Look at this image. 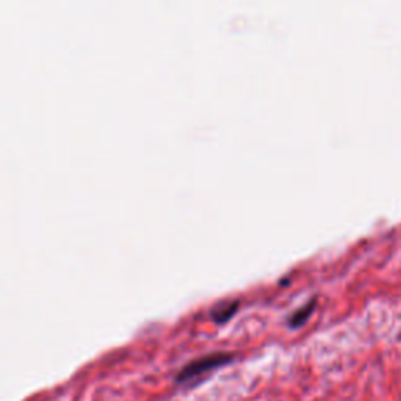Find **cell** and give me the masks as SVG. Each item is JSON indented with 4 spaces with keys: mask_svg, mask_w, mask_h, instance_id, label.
I'll list each match as a JSON object with an SVG mask.
<instances>
[{
    "mask_svg": "<svg viewBox=\"0 0 401 401\" xmlns=\"http://www.w3.org/2000/svg\"><path fill=\"white\" fill-rule=\"evenodd\" d=\"M231 359H232V356L227 354V353H214V354L203 356V357H199V359L190 362L188 365L183 367L182 370L179 372L176 379H177V383H181V381H187V379L196 378L199 375H204V373L214 370V368H218L221 365L227 364V362H229Z\"/></svg>",
    "mask_w": 401,
    "mask_h": 401,
    "instance_id": "obj_1",
    "label": "cell"
},
{
    "mask_svg": "<svg viewBox=\"0 0 401 401\" xmlns=\"http://www.w3.org/2000/svg\"><path fill=\"white\" fill-rule=\"evenodd\" d=\"M313 307H315V298H312V300H309L306 302V305H302L301 307H298L296 311L294 313H292V317L289 320L290 326H294V328L301 326V324L305 323L306 320L309 318V315H311V313H312V309Z\"/></svg>",
    "mask_w": 401,
    "mask_h": 401,
    "instance_id": "obj_2",
    "label": "cell"
},
{
    "mask_svg": "<svg viewBox=\"0 0 401 401\" xmlns=\"http://www.w3.org/2000/svg\"><path fill=\"white\" fill-rule=\"evenodd\" d=\"M237 306H238L237 301H234V302H224V305L216 306L214 309V312H212L216 322H224V320L229 318L232 315V313L235 312Z\"/></svg>",
    "mask_w": 401,
    "mask_h": 401,
    "instance_id": "obj_3",
    "label": "cell"
}]
</instances>
